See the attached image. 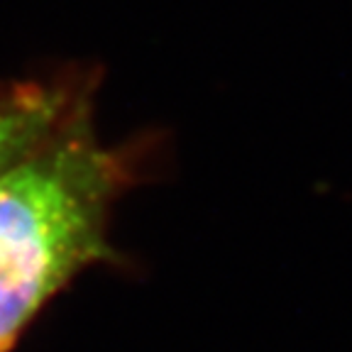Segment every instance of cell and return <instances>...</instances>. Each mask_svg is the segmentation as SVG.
<instances>
[{
	"label": "cell",
	"mask_w": 352,
	"mask_h": 352,
	"mask_svg": "<svg viewBox=\"0 0 352 352\" xmlns=\"http://www.w3.org/2000/svg\"><path fill=\"white\" fill-rule=\"evenodd\" d=\"M154 157V138L105 142L94 98L0 174V352L83 270L120 262L110 215Z\"/></svg>",
	"instance_id": "obj_1"
},
{
	"label": "cell",
	"mask_w": 352,
	"mask_h": 352,
	"mask_svg": "<svg viewBox=\"0 0 352 352\" xmlns=\"http://www.w3.org/2000/svg\"><path fill=\"white\" fill-rule=\"evenodd\" d=\"M98 83V72L81 66L44 78L0 81V174L69 113L94 100Z\"/></svg>",
	"instance_id": "obj_2"
}]
</instances>
